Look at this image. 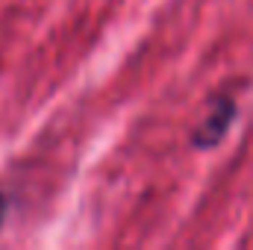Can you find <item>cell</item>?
Masks as SVG:
<instances>
[{
    "label": "cell",
    "mask_w": 253,
    "mask_h": 250,
    "mask_svg": "<svg viewBox=\"0 0 253 250\" xmlns=\"http://www.w3.org/2000/svg\"><path fill=\"white\" fill-rule=\"evenodd\" d=\"M236 118H239L236 97L227 94V91L215 94L209 100V109H206L203 121L191 129V147L194 150H215L227 138V132H230V126L236 124Z\"/></svg>",
    "instance_id": "obj_1"
},
{
    "label": "cell",
    "mask_w": 253,
    "mask_h": 250,
    "mask_svg": "<svg viewBox=\"0 0 253 250\" xmlns=\"http://www.w3.org/2000/svg\"><path fill=\"white\" fill-rule=\"evenodd\" d=\"M6 212H9V197L0 191V227H3V221H6Z\"/></svg>",
    "instance_id": "obj_2"
}]
</instances>
